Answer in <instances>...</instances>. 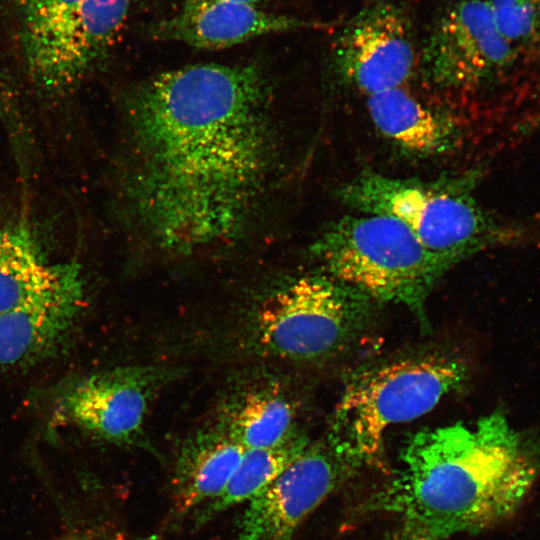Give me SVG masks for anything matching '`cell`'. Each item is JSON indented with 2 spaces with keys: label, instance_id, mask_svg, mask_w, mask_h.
Here are the masks:
<instances>
[{
  "label": "cell",
  "instance_id": "6da1fadb",
  "mask_svg": "<svg viewBox=\"0 0 540 540\" xmlns=\"http://www.w3.org/2000/svg\"><path fill=\"white\" fill-rule=\"evenodd\" d=\"M125 125V201L157 244L188 252L255 220L276 163L268 85L256 65L153 76L128 93Z\"/></svg>",
  "mask_w": 540,
  "mask_h": 540
},
{
  "label": "cell",
  "instance_id": "7a4b0ae2",
  "mask_svg": "<svg viewBox=\"0 0 540 540\" xmlns=\"http://www.w3.org/2000/svg\"><path fill=\"white\" fill-rule=\"evenodd\" d=\"M537 459L506 418L493 413L415 433L370 507L406 528L444 539L512 516L531 490Z\"/></svg>",
  "mask_w": 540,
  "mask_h": 540
},
{
  "label": "cell",
  "instance_id": "3957f363",
  "mask_svg": "<svg viewBox=\"0 0 540 540\" xmlns=\"http://www.w3.org/2000/svg\"><path fill=\"white\" fill-rule=\"evenodd\" d=\"M481 169L421 181L363 172L344 183L337 196L346 206L404 223L433 254L450 267L486 248L515 243L522 227L488 212L476 199Z\"/></svg>",
  "mask_w": 540,
  "mask_h": 540
},
{
  "label": "cell",
  "instance_id": "277c9868",
  "mask_svg": "<svg viewBox=\"0 0 540 540\" xmlns=\"http://www.w3.org/2000/svg\"><path fill=\"white\" fill-rule=\"evenodd\" d=\"M310 250L324 274L371 299L401 304L422 320L429 293L451 268L404 223L380 214L346 215L329 223Z\"/></svg>",
  "mask_w": 540,
  "mask_h": 540
},
{
  "label": "cell",
  "instance_id": "5b68a950",
  "mask_svg": "<svg viewBox=\"0 0 540 540\" xmlns=\"http://www.w3.org/2000/svg\"><path fill=\"white\" fill-rule=\"evenodd\" d=\"M463 362L442 355L398 359L352 377L332 413L329 446L350 466L381 453L386 430L431 411L466 379Z\"/></svg>",
  "mask_w": 540,
  "mask_h": 540
},
{
  "label": "cell",
  "instance_id": "8992f818",
  "mask_svg": "<svg viewBox=\"0 0 540 540\" xmlns=\"http://www.w3.org/2000/svg\"><path fill=\"white\" fill-rule=\"evenodd\" d=\"M371 298L329 275H305L274 289L256 312V338L295 361L335 356L357 340L371 317Z\"/></svg>",
  "mask_w": 540,
  "mask_h": 540
},
{
  "label": "cell",
  "instance_id": "52a82bcc",
  "mask_svg": "<svg viewBox=\"0 0 540 540\" xmlns=\"http://www.w3.org/2000/svg\"><path fill=\"white\" fill-rule=\"evenodd\" d=\"M132 1L82 0L52 26L21 38L34 85L55 95L72 89L119 36Z\"/></svg>",
  "mask_w": 540,
  "mask_h": 540
},
{
  "label": "cell",
  "instance_id": "ba28073f",
  "mask_svg": "<svg viewBox=\"0 0 540 540\" xmlns=\"http://www.w3.org/2000/svg\"><path fill=\"white\" fill-rule=\"evenodd\" d=\"M519 56L499 31L485 0H460L436 23L422 60L434 85L461 89L494 80Z\"/></svg>",
  "mask_w": 540,
  "mask_h": 540
},
{
  "label": "cell",
  "instance_id": "9c48e42d",
  "mask_svg": "<svg viewBox=\"0 0 540 540\" xmlns=\"http://www.w3.org/2000/svg\"><path fill=\"white\" fill-rule=\"evenodd\" d=\"M334 62L340 76L367 96L402 87L415 66L406 14L384 1L362 10L337 37Z\"/></svg>",
  "mask_w": 540,
  "mask_h": 540
},
{
  "label": "cell",
  "instance_id": "30bf717a",
  "mask_svg": "<svg viewBox=\"0 0 540 540\" xmlns=\"http://www.w3.org/2000/svg\"><path fill=\"white\" fill-rule=\"evenodd\" d=\"M347 463L329 446H308L250 499L239 540H291L298 526L340 483Z\"/></svg>",
  "mask_w": 540,
  "mask_h": 540
},
{
  "label": "cell",
  "instance_id": "8fae6325",
  "mask_svg": "<svg viewBox=\"0 0 540 540\" xmlns=\"http://www.w3.org/2000/svg\"><path fill=\"white\" fill-rule=\"evenodd\" d=\"M84 305V282L74 263L57 283L0 314V367H24L56 353Z\"/></svg>",
  "mask_w": 540,
  "mask_h": 540
},
{
  "label": "cell",
  "instance_id": "7c38bea8",
  "mask_svg": "<svg viewBox=\"0 0 540 540\" xmlns=\"http://www.w3.org/2000/svg\"><path fill=\"white\" fill-rule=\"evenodd\" d=\"M149 377L117 369L74 380L63 387L57 407L63 418L100 439L122 442L134 437L148 405Z\"/></svg>",
  "mask_w": 540,
  "mask_h": 540
},
{
  "label": "cell",
  "instance_id": "4fadbf2b",
  "mask_svg": "<svg viewBox=\"0 0 540 540\" xmlns=\"http://www.w3.org/2000/svg\"><path fill=\"white\" fill-rule=\"evenodd\" d=\"M320 26L235 0H186L177 14L154 28V36L200 49H223L263 35Z\"/></svg>",
  "mask_w": 540,
  "mask_h": 540
},
{
  "label": "cell",
  "instance_id": "5bb4252c",
  "mask_svg": "<svg viewBox=\"0 0 540 540\" xmlns=\"http://www.w3.org/2000/svg\"><path fill=\"white\" fill-rule=\"evenodd\" d=\"M367 109L377 130L409 152L443 154L460 141V130L449 117L427 107L403 87L367 96Z\"/></svg>",
  "mask_w": 540,
  "mask_h": 540
},
{
  "label": "cell",
  "instance_id": "9a60e30c",
  "mask_svg": "<svg viewBox=\"0 0 540 540\" xmlns=\"http://www.w3.org/2000/svg\"><path fill=\"white\" fill-rule=\"evenodd\" d=\"M245 451L223 428L200 433L188 441L175 469L177 508L186 511L217 497L238 468Z\"/></svg>",
  "mask_w": 540,
  "mask_h": 540
},
{
  "label": "cell",
  "instance_id": "2e32d148",
  "mask_svg": "<svg viewBox=\"0 0 540 540\" xmlns=\"http://www.w3.org/2000/svg\"><path fill=\"white\" fill-rule=\"evenodd\" d=\"M73 264L47 262L24 220L0 226V314L53 286Z\"/></svg>",
  "mask_w": 540,
  "mask_h": 540
},
{
  "label": "cell",
  "instance_id": "e0dca14e",
  "mask_svg": "<svg viewBox=\"0 0 540 540\" xmlns=\"http://www.w3.org/2000/svg\"><path fill=\"white\" fill-rule=\"evenodd\" d=\"M306 447L305 440L293 434L277 446L246 450L226 487L209 501L200 516L208 520L210 516L248 502L267 487Z\"/></svg>",
  "mask_w": 540,
  "mask_h": 540
},
{
  "label": "cell",
  "instance_id": "ac0fdd59",
  "mask_svg": "<svg viewBox=\"0 0 540 540\" xmlns=\"http://www.w3.org/2000/svg\"><path fill=\"white\" fill-rule=\"evenodd\" d=\"M293 419L294 411L282 396L254 392L230 412L223 429L245 450L270 448L293 435Z\"/></svg>",
  "mask_w": 540,
  "mask_h": 540
},
{
  "label": "cell",
  "instance_id": "d6986e66",
  "mask_svg": "<svg viewBox=\"0 0 540 540\" xmlns=\"http://www.w3.org/2000/svg\"><path fill=\"white\" fill-rule=\"evenodd\" d=\"M506 40L519 53L540 44V0H485Z\"/></svg>",
  "mask_w": 540,
  "mask_h": 540
},
{
  "label": "cell",
  "instance_id": "ffe728a7",
  "mask_svg": "<svg viewBox=\"0 0 540 540\" xmlns=\"http://www.w3.org/2000/svg\"><path fill=\"white\" fill-rule=\"evenodd\" d=\"M82 0H10L20 21V38L37 34L59 21Z\"/></svg>",
  "mask_w": 540,
  "mask_h": 540
},
{
  "label": "cell",
  "instance_id": "44dd1931",
  "mask_svg": "<svg viewBox=\"0 0 540 540\" xmlns=\"http://www.w3.org/2000/svg\"><path fill=\"white\" fill-rule=\"evenodd\" d=\"M389 540H443L409 528L392 536Z\"/></svg>",
  "mask_w": 540,
  "mask_h": 540
},
{
  "label": "cell",
  "instance_id": "7402d4cb",
  "mask_svg": "<svg viewBox=\"0 0 540 540\" xmlns=\"http://www.w3.org/2000/svg\"><path fill=\"white\" fill-rule=\"evenodd\" d=\"M540 129V111L532 116L528 121L524 122L521 127L520 131L528 133L533 132Z\"/></svg>",
  "mask_w": 540,
  "mask_h": 540
},
{
  "label": "cell",
  "instance_id": "603a6c76",
  "mask_svg": "<svg viewBox=\"0 0 540 540\" xmlns=\"http://www.w3.org/2000/svg\"><path fill=\"white\" fill-rule=\"evenodd\" d=\"M60 540H94L86 535H83L80 531H70L62 535Z\"/></svg>",
  "mask_w": 540,
  "mask_h": 540
},
{
  "label": "cell",
  "instance_id": "cb8c5ba5",
  "mask_svg": "<svg viewBox=\"0 0 540 540\" xmlns=\"http://www.w3.org/2000/svg\"><path fill=\"white\" fill-rule=\"evenodd\" d=\"M235 1H240V2H244V3H248V4L258 6L261 3H265V2H268V1H271V0H235Z\"/></svg>",
  "mask_w": 540,
  "mask_h": 540
},
{
  "label": "cell",
  "instance_id": "d4e9b609",
  "mask_svg": "<svg viewBox=\"0 0 540 540\" xmlns=\"http://www.w3.org/2000/svg\"><path fill=\"white\" fill-rule=\"evenodd\" d=\"M142 540H157V539L154 538V537H151V538H146V539H142Z\"/></svg>",
  "mask_w": 540,
  "mask_h": 540
}]
</instances>
